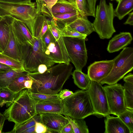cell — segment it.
I'll list each match as a JSON object with an SVG mask.
<instances>
[{
  "label": "cell",
  "mask_w": 133,
  "mask_h": 133,
  "mask_svg": "<svg viewBox=\"0 0 133 133\" xmlns=\"http://www.w3.org/2000/svg\"><path fill=\"white\" fill-rule=\"evenodd\" d=\"M67 26L79 33L87 36L95 31L93 23L85 16H80L77 19Z\"/></svg>",
  "instance_id": "cell-19"
},
{
  "label": "cell",
  "mask_w": 133,
  "mask_h": 133,
  "mask_svg": "<svg viewBox=\"0 0 133 133\" xmlns=\"http://www.w3.org/2000/svg\"><path fill=\"white\" fill-rule=\"evenodd\" d=\"M75 4L80 15L85 16L83 0H76Z\"/></svg>",
  "instance_id": "cell-40"
},
{
  "label": "cell",
  "mask_w": 133,
  "mask_h": 133,
  "mask_svg": "<svg viewBox=\"0 0 133 133\" xmlns=\"http://www.w3.org/2000/svg\"><path fill=\"white\" fill-rule=\"evenodd\" d=\"M64 115L72 126L74 133L89 132L88 126L84 119H76L66 115Z\"/></svg>",
  "instance_id": "cell-29"
},
{
  "label": "cell",
  "mask_w": 133,
  "mask_h": 133,
  "mask_svg": "<svg viewBox=\"0 0 133 133\" xmlns=\"http://www.w3.org/2000/svg\"><path fill=\"white\" fill-rule=\"evenodd\" d=\"M61 34L63 37L82 38L85 39L87 35L81 34L68 26L60 29Z\"/></svg>",
  "instance_id": "cell-35"
},
{
  "label": "cell",
  "mask_w": 133,
  "mask_h": 133,
  "mask_svg": "<svg viewBox=\"0 0 133 133\" xmlns=\"http://www.w3.org/2000/svg\"><path fill=\"white\" fill-rule=\"evenodd\" d=\"M123 87L126 107L133 110V83L125 82Z\"/></svg>",
  "instance_id": "cell-31"
},
{
  "label": "cell",
  "mask_w": 133,
  "mask_h": 133,
  "mask_svg": "<svg viewBox=\"0 0 133 133\" xmlns=\"http://www.w3.org/2000/svg\"><path fill=\"white\" fill-rule=\"evenodd\" d=\"M44 52L55 63H70V61L62 36L58 40H55L50 42Z\"/></svg>",
  "instance_id": "cell-11"
},
{
  "label": "cell",
  "mask_w": 133,
  "mask_h": 133,
  "mask_svg": "<svg viewBox=\"0 0 133 133\" xmlns=\"http://www.w3.org/2000/svg\"><path fill=\"white\" fill-rule=\"evenodd\" d=\"M35 125L25 130L22 133H36L35 131Z\"/></svg>",
  "instance_id": "cell-49"
},
{
  "label": "cell",
  "mask_w": 133,
  "mask_h": 133,
  "mask_svg": "<svg viewBox=\"0 0 133 133\" xmlns=\"http://www.w3.org/2000/svg\"><path fill=\"white\" fill-rule=\"evenodd\" d=\"M13 68L0 62V74L5 72Z\"/></svg>",
  "instance_id": "cell-46"
},
{
  "label": "cell",
  "mask_w": 133,
  "mask_h": 133,
  "mask_svg": "<svg viewBox=\"0 0 133 133\" xmlns=\"http://www.w3.org/2000/svg\"><path fill=\"white\" fill-rule=\"evenodd\" d=\"M27 72L24 70L11 69L0 74V87L7 88L16 78Z\"/></svg>",
  "instance_id": "cell-22"
},
{
  "label": "cell",
  "mask_w": 133,
  "mask_h": 133,
  "mask_svg": "<svg viewBox=\"0 0 133 133\" xmlns=\"http://www.w3.org/2000/svg\"><path fill=\"white\" fill-rule=\"evenodd\" d=\"M104 120L105 133H130V130L119 117L109 115Z\"/></svg>",
  "instance_id": "cell-17"
},
{
  "label": "cell",
  "mask_w": 133,
  "mask_h": 133,
  "mask_svg": "<svg viewBox=\"0 0 133 133\" xmlns=\"http://www.w3.org/2000/svg\"><path fill=\"white\" fill-rule=\"evenodd\" d=\"M48 28L56 40H58L62 36L60 28L56 23L52 19L51 21L48 20Z\"/></svg>",
  "instance_id": "cell-37"
},
{
  "label": "cell",
  "mask_w": 133,
  "mask_h": 133,
  "mask_svg": "<svg viewBox=\"0 0 133 133\" xmlns=\"http://www.w3.org/2000/svg\"><path fill=\"white\" fill-rule=\"evenodd\" d=\"M28 91L30 96L35 104L60 98L59 97L58 94L54 95H50L34 92L29 91Z\"/></svg>",
  "instance_id": "cell-33"
},
{
  "label": "cell",
  "mask_w": 133,
  "mask_h": 133,
  "mask_svg": "<svg viewBox=\"0 0 133 133\" xmlns=\"http://www.w3.org/2000/svg\"><path fill=\"white\" fill-rule=\"evenodd\" d=\"M40 121L39 114L35 115L31 119L25 122L20 124H15L13 129L7 132L12 133H22L26 129L35 125L36 123Z\"/></svg>",
  "instance_id": "cell-30"
},
{
  "label": "cell",
  "mask_w": 133,
  "mask_h": 133,
  "mask_svg": "<svg viewBox=\"0 0 133 133\" xmlns=\"http://www.w3.org/2000/svg\"><path fill=\"white\" fill-rule=\"evenodd\" d=\"M113 63V59L95 61L88 67L87 75L91 81L100 83L109 74Z\"/></svg>",
  "instance_id": "cell-13"
},
{
  "label": "cell",
  "mask_w": 133,
  "mask_h": 133,
  "mask_svg": "<svg viewBox=\"0 0 133 133\" xmlns=\"http://www.w3.org/2000/svg\"><path fill=\"white\" fill-rule=\"evenodd\" d=\"M81 15L79 12L57 14L54 15L51 19L56 22L60 29L69 25Z\"/></svg>",
  "instance_id": "cell-23"
},
{
  "label": "cell",
  "mask_w": 133,
  "mask_h": 133,
  "mask_svg": "<svg viewBox=\"0 0 133 133\" xmlns=\"http://www.w3.org/2000/svg\"><path fill=\"white\" fill-rule=\"evenodd\" d=\"M0 62L13 69L25 70L22 62L14 59L1 52H0Z\"/></svg>",
  "instance_id": "cell-32"
},
{
  "label": "cell",
  "mask_w": 133,
  "mask_h": 133,
  "mask_svg": "<svg viewBox=\"0 0 133 133\" xmlns=\"http://www.w3.org/2000/svg\"><path fill=\"white\" fill-rule=\"evenodd\" d=\"M27 72L16 78L7 87L14 92H19L26 89L25 86L26 81L31 79Z\"/></svg>",
  "instance_id": "cell-28"
},
{
  "label": "cell",
  "mask_w": 133,
  "mask_h": 133,
  "mask_svg": "<svg viewBox=\"0 0 133 133\" xmlns=\"http://www.w3.org/2000/svg\"><path fill=\"white\" fill-rule=\"evenodd\" d=\"M133 9V0H121L114 10L115 16L121 20Z\"/></svg>",
  "instance_id": "cell-25"
},
{
  "label": "cell",
  "mask_w": 133,
  "mask_h": 133,
  "mask_svg": "<svg viewBox=\"0 0 133 133\" xmlns=\"http://www.w3.org/2000/svg\"><path fill=\"white\" fill-rule=\"evenodd\" d=\"M41 39L44 51L49 44L56 40L49 28L43 34Z\"/></svg>",
  "instance_id": "cell-38"
},
{
  "label": "cell",
  "mask_w": 133,
  "mask_h": 133,
  "mask_svg": "<svg viewBox=\"0 0 133 133\" xmlns=\"http://www.w3.org/2000/svg\"><path fill=\"white\" fill-rule=\"evenodd\" d=\"M75 84L79 88L83 90H87L89 87L91 80L88 75L82 71L75 70L72 72Z\"/></svg>",
  "instance_id": "cell-24"
},
{
  "label": "cell",
  "mask_w": 133,
  "mask_h": 133,
  "mask_svg": "<svg viewBox=\"0 0 133 133\" xmlns=\"http://www.w3.org/2000/svg\"><path fill=\"white\" fill-rule=\"evenodd\" d=\"M125 82L133 83V75L130 73L124 77L123 79Z\"/></svg>",
  "instance_id": "cell-47"
},
{
  "label": "cell",
  "mask_w": 133,
  "mask_h": 133,
  "mask_svg": "<svg viewBox=\"0 0 133 133\" xmlns=\"http://www.w3.org/2000/svg\"><path fill=\"white\" fill-rule=\"evenodd\" d=\"M129 129L130 133L133 132V110L127 109L118 116Z\"/></svg>",
  "instance_id": "cell-34"
},
{
  "label": "cell",
  "mask_w": 133,
  "mask_h": 133,
  "mask_svg": "<svg viewBox=\"0 0 133 133\" xmlns=\"http://www.w3.org/2000/svg\"><path fill=\"white\" fill-rule=\"evenodd\" d=\"M115 16L113 4H108L106 0H100L96 9L93 23L95 31L101 39H109L116 31L113 25Z\"/></svg>",
  "instance_id": "cell-6"
},
{
  "label": "cell",
  "mask_w": 133,
  "mask_h": 133,
  "mask_svg": "<svg viewBox=\"0 0 133 133\" xmlns=\"http://www.w3.org/2000/svg\"><path fill=\"white\" fill-rule=\"evenodd\" d=\"M5 119L3 114L0 113V130H2Z\"/></svg>",
  "instance_id": "cell-48"
},
{
  "label": "cell",
  "mask_w": 133,
  "mask_h": 133,
  "mask_svg": "<svg viewBox=\"0 0 133 133\" xmlns=\"http://www.w3.org/2000/svg\"><path fill=\"white\" fill-rule=\"evenodd\" d=\"M14 19L11 16H6L2 17L0 22V52L3 53L7 46Z\"/></svg>",
  "instance_id": "cell-18"
},
{
  "label": "cell",
  "mask_w": 133,
  "mask_h": 133,
  "mask_svg": "<svg viewBox=\"0 0 133 133\" xmlns=\"http://www.w3.org/2000/svg\"><path fill=\"white\" fill-rule=\"evenodd\" d=\"M48 69V68L46 65L41 64L38 67L36 72L40 74L43 73L45 72Z\"/></svg>",
  "instance_id": "cell-44"
},
{
  "label": "cell",
  "mask_w": 133,
  "mask_h": 133,
  "mask_svg": "<svg viewBox=\"0 0 133 133\" xmlns=\"http://www.w3.org/2000/svg\"><path fill=\"white\" fill-rule=\"evenodd\" d=\"M70 62L75 70L82 71L87 63L88 56L85 39L63 37Z\"/></svg>",
  "instance_id": "cell-8"
},
{
  "label": "cell",
  "mask_w": 133,
  "mask_h": 133,
  "mask_svg": "<svg viewBox=\"0 0 133 133\" xmlns=\"http://www.w3.org/2000/svg\"><path fill=\"white\" fill-rule=\"evenodd\" d=\"M19 92H14L7 88L0 89V106L3 107L5 104L8 107L14 101Z\"/></svg>",
  "instance_id": "cell-27"
},
{
  "label": "cell",
  "mask_w": 133,
  "mask_h": 133,
  "mask_svg": "<svg viewBox=\"0 0 133 133\" xmlns=\"http://www.w3.org/2000/svg\"><path fill=\"white\" fill-rule=\"evenodd\" d=\"M1 89V88L0 87V89Z\"/></svg>",
  "instance_id": "cell-55"
},
{
  "label": "cell",
  "mask_w": 133,
  "mask_h": 133,
  "mask_svg": "<svg viewBox=\"0 0 133 133\" xmlns=\"http://www.w3.org/2000/svg\"><path fill=\"white\" fill-rule=\"evenodd\" d=\"M58 0H39L36 2L38 14H42L51 19L53 17L52 8Z\"/></svg>",
  "instance_id": "cell-26"
},
{
  "label": "cell",
  "mask_w": 133,
  "mask_h": 133,
  "mask_svg": "<svg viewBox=\"0 0 133 133\" xmlns=\"http://www.w3.org/2000/svg\"><path fill=\"white\" fill-rule=\"evenodd\" d=\"M20 45L15 37L12 30V24L9 41L6 48L2 53L14 59L22 62Z\"/></svg>",
  "instance_id": "cell-20"
},
{
  "label": "cell",
  "mask_w": 133,
  "mask_h": 133,
  "mask_svg": "<svg viewBox=\"0 0 133 133\" xmlns=\"http://www.w3.org/2000/svg\"><path fill=\"white\" fill-rule=\"evenodd\" d=\"M63 115L76 119H83L94 115L88 93L86 90H78L62 100Z\"/></svg>",
  "instance_id": "cell-5"
},
{
  "label": "cell",
  "mask_w": 133,
  "mask_h": 133,
  "mask_svg": "<svg viewBox=\"0 0 133 133\" xmlns=\"http://www.w3.org/2000/svg\"><path fill=\"white\" fill-rule=\"evenodd\" d=\"M2 17L0 16V22L1 21V20L2 19Z\"/></svg>",
  "instance_id": "cell-52"
},
{
  "label": "cell",
  "mask_w": 133,
  "mask_h": 133,
  "mask_svg": "<svg viewBox=\"0 0 133 133\" xmlns=\"http://www.w3.org/2000/svg\"><path fill=\"white\" fill-rule=\"evenodd\" d=\"M31 0H0V2L20 4L30 3L31 2Z\"/></svg>",
  "instance_id": "cell-42"
},
{
  "label": "cell",
  "mask_w": 133,
  "mask_h": 133,
  "mask_svg": "<svg viewBox=\"0 0 133 133\" xmlns=\"http://www.w3.org/2000/svg\"><path fill=\"white\" fill-rule=\"evenodd\" d=\"M111 70L108 76L100 83L103 85L115 84L131 71L133 68V48L125 47L113 59Z\"/></svg>",
  "instance_id": "cell-7"
},
{
  "label": "cell",
  "mask_w": 133,
  "mask_h": 133,
  "mask_svg": "<svg viewBox=\"0 0 133 133\" xmlns=\"http://www.w3.org/2000/svg\"><path fill=\"white\" fill-rule=\"evenodd\" d=\"M58 93L59 97L62 100L71 95L74 93L72 91L67 89H62Z\"/></svg>",
  "instance_id": "cell-41"
},
{
  "label": "cell",
  "mask_w": 133,
  "mask_h": 133,
  "mask_svg": "<svg viewBox=\"0 0 133 133\" xmlns=\"http://www.w3.org/2000/svg\"><path fill=\"white\" fill-rule=\"evenodd\" d=\"M97 0H83L85 15L95 17L96 5Z\"/></svg>",
  "instance_id": "cell-36"
},
{
  "label": "cell",
  "mask_w": 133,
  "mask_h": 133,
  "mask_svg": "<svg viewBox=\"0 0 133 133\" xmlns=\"http://www.w3.org/2000/svg\"><path fill=\"white\" fill-rule=\"evenodd\" d=\"M47 128L45 125L41 122L36 123L35 126V131L37 133H46Z\"/></svg>",
  "instance_id": "cell-39"
},
{
  "label": "cell",
  "mask_w": 133,
  "mask_h": 133,
  "mask_svg": "<svg viewBox=\"0 0 133 133\" xmlns=\"http://www.w3.org/2000/svg\"><path fill=\"white\" fill-rule=\"evenodd\" d=\"M5 120L20 124L37 114L35 103L27 89L21 91L14 102L5 110L3 114Z\"/></svg>",
  "instance_id": "cell-3"
},
{
  "label": "cell",
  "mask_w": 133,
  "mask_h": 133,
  "mask_svg": "<svg viewBox=\"0 0 133 133\" xmlns=\"http://www.w3.org/2000/svg\"><path fill=\"white\" fill-rule=\"evenodd\" d=\"M132 40V37L130 33L120 32L110 41L107 50L110 53L118 51L130 44Z\"/></svg>",
  "instance_id": "cell-16"
},
{
  "label": "cell",
  "mask_w": 133,
  "mask_h": 133,
  "mask_svg": "<svg viewBox=\"0 0 133 133\" xmlns=\"http://www.w3.org/2000/svg\"><path fill=\"white\" fill-rule=\"evenodd\" d=\"M128 17L126 21L124 23L125 25L129 24L130 25H133V12L132 11L128 14Z\"/></svg>",
  "instance_id": "cell-45"
},
{
  "label": "cell",
  "mask_w": 133,
  "mask_h": 133,
  "mask_svg": "<svg viewBox=\"0 0 133 133\" xmlns=\"http://www.w3.org/2000/svg\"><path fill=\"white\" fill-rule=\"evenodd\" d=\"M73 67L70 63H58L44 72L28 73L33 81L29 91L50 95L58 94L71 75Z\"/></svg>",
  "instance_id": "cell-1"
},
{
  "label": "cell",
  "mask_w": 133,
  "mask_h": 133,
  "mask_svg": "<svg viewBox=\"0 0 133 133\" xmlns=\"http://www.w3.org/2000/svg\"><path fill=\"white\" fill-rule=\"evenodd\" d=\"M60 133H74L72 127L70 123L67 124L63 128Z\"/></svg>",
  "instance_id": "cell-43"
},
{
  "label": "cell",
  "mask_w": 133,
  "mask_h": 133,
  "mask_svg": "<svg viewBox=\"0 0 133 133\" xmlns=\"http://www.w3.org/2000/svg\"><path fill=\"white\" fill-rule=\"evenodd\" d=\"M40 122L47 128L46 133H60L63 128L69 123L68 119L62 114L58 113H41Z\"/></svg>",
  "instance_id": "cell-12"
},
{
  "label": "cell",
  "mask_w": 133,
  "mask_h": 133,
  "mask_svg": "<svg viewBox=\"0 0 133 133\" xmlns=\"http://www.w3.org/2000/svg\"><path fill=\"white\" fill-rule=\"evenodd\" d=\"M37 114L41 113H58L64 114V107L62 100H49L35 104Z\"/></svg>",
  "instance_id": "cell-15"
},
{
  "label": "cell",
  "mask_w": 133,
  "mask_h": 133,
  "mask_svg": "<svg viewBox=\"0 0 133 133\" xmlns=\"http://www.w3.org/2000/svg\"><path fill=\"white\" fill-rule=\"evenodd\" d=\"M86 90L90 97L94 115L106 117L111 114L105 89L100 83L91 81L89 87Z\"/></svg>",
  "instance_id": "cell-9"
},
{
  "label": "cell",
  "mask_w": 133,
  "mask_h": 133,
  "mask_svg": "<svg viewBox=\"0 0 133 133\" xmlns=\"http://www.w3.org/2000/svg\"><path fill=\"white\" fill-rule=\"evenodd\" d=\"M71 2L74 3H75L76 0H66Z\"/></svg>",
  "instance_id": "cell-50"
},
{
  "label": "cell",
  "mask_w": 133,
  "mask_h": 133,
  "mask_svg": "<svg viewBox=\"0 0 133 133\" xmlns=\"http://www.w3.org/2000/svg\"><path fill=\"white\" fill-rule=\"evenodd\" d=\"M2 130H0V133H1L2 132Z\"/></svg>",
  "instance_id": "cell-53"
},
{
  "label": "cell",
  "mask_w": 133,
  "mask_h": 133,
  "mask_svg": "<svg viewBox=\"0 0 133 133\" xmlns=\"http://www.w3.org/2000/svg\"><path fill=\"white\" fill-rule=\"evenodd\" d=\"M20 48L22 62L28 72H37L41 64L46 65L49 68L55 63L45 53L41 38H35L33 44L27 42L20 45Z\"/></svg>",
  "instance_id": "cell-2"
},
{
  "label": "cell",
  "mask_w": 133,
  "mask_h": 133,
  "mask_svg": "<svg viewBox=\"0 0 133 133\" xmlns=\"http://www.w3.org/2000/svg\"><path fill=\"white\" fill-rule=\"evenodd\" d=\"M111 1H113V0H114V1H117V2H119L121 0H111Z\"/></svg>",
  "instance_id": "cell-51"
},
{
  "label": "cell",
  "mask_w": 133,
  "mask_h": 133,
  "mask_svg": "<svg viewBox=\"0 0 133 133\" xmlns=\"http://www.w3.org/2000/svg\"><path fill=\"white\" fill-rule=\"evenodd\" d=\"M111 114L118 116L127 110L125 104L123 86L120 84L103 87Z\"/></svg>",
  "instance_id": "cell-10"
},
{
  "label": "cell",
  "mask_w": 133,
  "mask_h": 133,
  "mask_svg": "<svg viewBox=\"0 0 133 133\" xmlns=\"http://www.w3.org/2000/svg\"><path fill=\"white\" fill-rule=\"evenodd\" d=\"M38 15L36 2L20 4L0 2V16H10L22 22L33 37L35 20Z\"/></svg>",
  "instance_id": "cell-4"
},
{
  "label": "cell",
  "mask_w": 133,
  "mask_h": 133,
  "mask_svg": "<svg viewBox=\"0 0 133 133\" xmlns=\"http://www.w3.org/2000/svg\"><path fill=\"white\" fill-rule=\"evenodd\" d=\"M36 0V2H37V1H38L39 0Z\"/></svg>",
  "instance_id": "cell-54"
},
{
  "label": "cell",
  "mask_w": 133,
  "mask_h": 133,
  "mask_svg": "<svg viewBox=\"0 0 133 133\" xmlns=\"http://www.w3.org/2000/svg\"><path fill=\"white\" fill-rule=\"evenodd\" d=\"M52 12L53 15L68 13H79L76 4L66 0H58L52 6Z\"/></svg>",
  "instance_id": "cell-21"
},
{
  "label": "cell",
  "mask_w": 133,
  "mask_h": 133,
  "mask_svg": "<svg viewBox=\"0 0 133 133\" xmlns=\"http://www.w3.org/2000/svg\"><path fill=\"white\" fill-rule=\"evenodd\" d=\"M12 29L16 39L19 45L27 42L33 44L35 38L23 22L14 18Z\"/></svg>",
  "instance_id": "cell-14"
}]
</instances>
